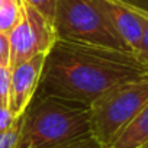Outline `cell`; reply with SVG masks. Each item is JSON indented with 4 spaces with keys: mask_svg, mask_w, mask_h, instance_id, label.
Masks as SVG:
<instances>
[{
    "mask_svg": "<svg viewBox=\"0 0 148 148\" xmlns=\"http://www.w3.org/2000/svg\"><path fill=\"white\" fill-rule=\"evenodd\" d=\"M135 52L57 39L47 54L36 95L90 105L110 87L147 76Z\"/></svg>",
    "mask_w": 148,
    "mask_h": 148,
    "instance_id": "6da1fadb",
    "label": "cell"
},
{
    "mask_svg": "<svg viewBox=\"0 0 148 148\" xmlns=\"http://www.w3.org/2000/svg\"><path fill=\"white\" fill-rule=\"evenodd\" d=\"M89 134L87 105L35 95L21 116L16 148H61Z\"/></svg>",
    "mask_w": 148,
    "mask_h": 148,
    "instance_id": "7a4b0ae2",
    "label": "cell"
},
{
    "mask_svg": "<svg viewBox=\"0 0 148 148\" xmlns=\"http://www.w3.org/2000/svg\"><path fill=\"white\" fill-rule=\"evenodd\" d=\"M147 102L148 74L110 87L89 105L90 134L105 148H109Z\"/></svg>",
    "mask_w": 148,
    "mask_h": 148,
    "instance_id": "3957f363",
    "label": "cell"
},
{
    "mask_svg": "<svg viewBox=\"0 0 148 148\" xmlns=\"http://www.w3.org/2000/svg\"><path fill=\"white\" fill-rule=\"evenodd\" d=\"M52 25L61 41L128 49L95 0H57Z\"/></svg>",
    "mask_w": 148,
    "mask_h": 148,
    "instance_id": "277c9868",
    "label": "cell"
},
{
    "mask_svg": "<svg viewBox=\"0 0 148 148\" xmlns=\"http://www.w3.org/2000/svg\"><path fill=\"white\" fill-rule=\"evenodd\" d=\"M8 36L10 44V67L38 54H48L58 39L52 22L25 2L23 18Z\"/></svg>",
    "mask_w": 148,
    "mask_h": 148,
    "instance_id": "5b68a950",
    "label": "cell"
},
{
    "mask_svg": "<svg viewBox=\"0 0 148 148\" xmlns=\"http://www.w3.org/2000/svg\"><path fill=\"white\" fill-rule=\"evenodd\" d=\"M47 54H38L26 61H22L12 68L10 73V99L9 109L16 118H21L25 109L32 102L39 87Z\"/></svg>",
    "mask_w": 148,
    "mask_h": 148,
    "instance_id": "8992f818",
    "label": "cell"
},
{
    "mask_svg": "<svg viewBox=\"0 0 148 148\" xmlns=\"http://www.w3.org/2000/svg\"><path fill=\"white\" fill-rule=\"evenodd\" d=\"M95 2L103 10L128 49L135 52L141 41L142 23L139 15L132 9L131 2L128 0H95Z\"/></svg>",
    "mask_w": 148,
    "mask_h": 148,
    "instance_id": "52a82bcc",
    "label": "cell"
},
{
    "mask_svg": "<svg viewBox=\"0 0 148 148\" xmlns=\"http://www.w3.org/2000/svg\"><path fill=\"white\" fill-rule=\"evenodd\" d=\"M148 142V102L116 135L109 148H141Z\"/></svg>",
    "mask_w": 148,
    "mask_h": 148,
    "instance_id": "ba28073f",
    "label": "cell"
},
{
    "mask_svg": "<svg viewBox=\"0 0 148 148\" xmlns=\"http://www.w3.org/2000/svg\"><path fill=\"white\" fill-rule=\"evenodd\" d=\"M23 18V0H3L0 6V32L9 35Z\"/></svg>",
    "mask_w": 148,
    "mask_h": 148,
    "instance_id": "9c48e42d",
    "label": "cell"
},
{
    "mask_svg": "<svg viewBox=\"0 0 148 148\" xmlns=\"http://www.w3.org/2000/svg\"><path fill=\"white\" fill-rule=\"evenodd\" d=\"M132 9L139 15L141 18V23H142V35H141V41H139V45L135 51V55L138 58V61L141 62V65L148 71V16L145 15L144 9L131 3Z\"/></svg>",
    "mask_w": 148,
    "mask_h": 148,
    "instance_id": "30bf717a",
    "label": "cell"
},
{
    "mask_svg": "<svg viewBox=\"0 0 148 148\" xmlns=\"http://www.w3.org/2000/svg\"><path fill=\"white\" fill-rule=\"evenodd\" d=\"M10 73L9 65H0V105L9 106L10 99Z\"/></svg>",
    "mask_w": 148,
    "mask_h": 148,
    "instance_id": "8fae6325",
    "label": "cell"
},
{
    "mask_svg": "<svg viewBox=\"0 0 148 148\" xmlns=\"http://www.w3.org/2000/svg\"><path fill=\"white\" fill-rule=\"evenodd\" d=\"M23 2L32 8H35L39 13H42L49 22L54 21V12L57 0H23Z\"/></svg>",
    "mask_w": 148,
    "mask_h": 148,
    "instance_id": "7c38bea8",
    "label": "cell"
},
{
    "mask_svg": "<svg viewBox=\"0 0 148 148\" xmlns=\"http://www.w3.org/2000/svg\"><path fill=\"white\" fill-rule=\"evenodd\" d=\"M21 118H16L12 110L9 109V106H3L0 105V132L9 131L12 128H15L19 123Z\"/></svg>",
    "mask_w": 148,
    "mask_h": 148,
    "instance_id": "4fadbf2b",
    "label": "cell"
},
{
    "mask_svg": "<svg viewBox=\"0 0 148 148\" xmlns=\"http://www.w3.org/2000/svg\"><path fill=\"white\" fill-rule=\"evenodd\" d=\"M18 139H19V123L9 131L0 132V148H16Z\"/></svg>",
    "mask_w": 148,
    "mask_h": 148,
    "instance_id": "5bb4252c",
    "label": "cell"
},
{
    "mask_svg": "<svg viewBox=\"0 0 148 148\" xmlns=\"http://www.w3.org/2000/svg\"><path fill=\"white\" fill-rule=\"evenodd\" d=\"M61 148H105V147L92 134H89V135H84V136H82L76 141L61 147Z\"/></svg>",
    "mask_w": 148,
    "mask_h": 148,
    "instance_id": "9a60e30c",
    "label": "cell"
},
{
    "mask_svg": "<svg viewBox=\"0 0 148 148\" xmlns=\"http://www.w3.org/2000/svg\"><path fill=\"white\" fill-rule=\"evenodd\" d=\"M0 65L10 67V44L9 36L0 32Z\"/></svg>",
    "mask_w": 148,
    "mask_h": 148,
    "instance_id": "2e32d148",
    "label": "cell"
},
{
    "mask_svg": "<svg viewBox=\"0 0 148 148\" xmlns=\"http://www.w3.org/2000/svg\"><path fill=\"white\" fill-rule=\"evenodd\" d=\"M141 148H148V142H145V144H144V145H142Z\"/></svg>",
    "mask_w": 148,
    "mask_h": 148,
    "instance_id": "e0dca14e",
    "label": "cell"
},
{
    "mask_svg": "<svg viewBox=\"0 0 148 148\" xmlns=\"http://www.w3.org/2000/svg\"><path fill=\"white\" fill-rule=\"evenodd\" d=\"M144 12H145V15L148 16V10H147V9H144Z\"/></svg>",
    "mask_w": 148,
    "mask_h": 148,
    "instance_id": "ac0fdd59",
    "label": "cell"
},
{
    "mask_svg": "<svg viewBox=\"0 0 148 148\" xmlns=\"http://www.w3.org/2000/svg\"><path fill=\"white\" fill-rule=\"evenodd\" d=\"M2 3H3V0H0V6H2Z\"/></svg>",
    "mask_w": 148,
    "mask_h": 148,
    "instance_id": "d6986e66",
    "label": "cell"
}]
</instances>
